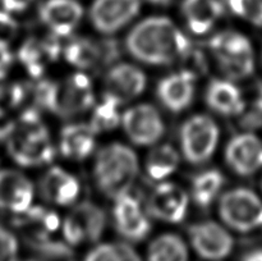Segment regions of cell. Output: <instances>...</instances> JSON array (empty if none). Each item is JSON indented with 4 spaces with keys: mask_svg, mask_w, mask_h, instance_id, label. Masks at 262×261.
<instances>
[{
    "mask_svg": "<svg viewBox=\"0 0 262 261\" xmlns=\"http://www.w3.org/2000/svg\"><path fill=\"white\" fill-rule=\"evenodd\" d=\"M125 46L133 58L151 66H168L182 58L191 41L165 17L143 19L130 30Z\"/></svg>",
    "mask_w": 262,
    "mask_h": 261,
    "instance_id": "cell-1",
    "label": "cell"
},
{
    "mask_svg": "<svg viewBox=\"0 0 262 261\" xmlns=\"http://www.w3.org/2000/svg\"><path fill=\"white\" fill-rule=\"evenodd\" d=\"M2 138L13 160L22 166L43 165L55 155L48 127L35 107L26 109L17 120L5 127Z\"/></svg>",
    "mask_w": 262,
    "mask_h": 261,
    "instance_id": "cell-2",
    "label": "cell"
},
{
    "mask_svg": "<svg viewBox=\"0 0 262 261\" xmlns=\"http://www.w3.org/2000/svg\"><path fill=\"white\" fill-rule=\"evenodd\" d=\"M94 174L100 191L110 199H118L135 183L138 174L137 156L122 143L105 146L97 154Z\"/></svg>",
    "mask_w": 262,
    "mask_h": 261,
    "instance_id": "cell-3",
    "label": "cell"
},
{
    "mask_svg": "<svg viewBox=\"0 0 262 261\" xmlns=\"http://www.w3.org/2000/svg\"><path fill=\"white\" fill-rule=\"evenodd\" d=\"M209 46L228 79H243L255 71L252 45L242 33L234 31L216 33L209 41Z\"/></svg>",
    "mask_w": 262,
    "mask_h": 261,
    "instance_id": "cell-4",
    "label": "cell"
},
{
    "mask_svg": "<svg viewBox=\"0 0 262 261\" xmlns=\"http://www.w3.org/2000/svg\"><path fill=\"white\" fill-rule=\"evenodd\" d=\"M219 214L228 227L238 232L262 227V201L247 188H235L223 194Z\"/></svg>",
    "mask_w": 262,
    "mask_h": 261,
    "instance_id": "cell-5",
    "label": "cell"
},
{
    "mask_svg": "<svg viewBox=\"0 0 262 261\" xmlns=\"http://www.w3.org/2000/svg\"><path fill=\"white\" fill-rule=\"evenodd\" d=\"M219 127L207 115H193L181 128L182 153L192 164H202L209 160L216 148Z\"/></svg>",
    "mask_w": 262,
    "mask_h": 261,
    "instance_id": "cell-6",
    "label": "cell"
},
{
    "mask_svg": "<svg viewBox=\"0 0 262 261\" xmlns=\"http://www.w3.org/2000/svg\"><path fill=\"white\" fill-rule=\"evenodd\" d=\"M106 227V214L94 202L77 205L63 222V237L69 246L96 242Z\"/></svg>",
    "mask_w": 262,
    "mask_h": 261,
    "instance_id": "cell-7",
    "label": "cell"
},
{
    "mask_svg": "<svg viewBox=\"0 0 262 261\" xmlns=\"http://www.w3.org/2000/svg\"><path fill=\"white\" fill-rule=\"evenodd\" d=\"M191 245L204 260L220 261L230 255L234 246L232 235L215 222L196 223L188 228Z\"/></svg>",
    "mask_w": 262,
    "mask_h": 261,
    "instance_id": "cell-8",
    "label": "cell"
},
{
    "mask_svg": "<svg viewBox=\"0 0 262 261\" xmlns=\"http://www.w3.org/2000/svg\"><path fill=\"white\" fill-rule=\"evenodd\" d=\"M123 128L136 145L148 146L158 142L165 132V124L158 110L148 104L136 105L125 110Z\"/></svg>",
    "mask_w": 262,
    "mask_h": 261,
    "instance_id": "cell-9",
    "label": "cell"
},
{
    "mask_svg": "<svg viewBox=\"0 0 262 261\" xmlns=\"http://www.w3.org/2000/svg\"><path fill=\"white\" fill-rule=\"evenodd\" d=\"M94 102L95 95L91 79L83 73H74L58 86L54 114L68 119L87 112Z\"/></svg>",
    "mask_w": 262,
    "mask_h": 261,
    "instance_id": "cell-10",
    "label": "cell"
},
{
    "mask_svg": "<svg viewBox=\"0 0 262 261\" xmlns=\"http://www.w3.org/2000/svg\"><path fill=\"white\" fill-rule=\"evenodd\" d=\"M113 216L117 232L129 242H141L151 230V223L140 200L128 192L115 199Z\"/></svg>",
    "mask_w": 262,
    "mask_h": 261,
    "instance_id": "cell-11",
    "label": "cell"
},
{
    "mask_svg": "<svg viewBox=\"0 0 262 261\" xmlns=\"http://www.w3.org/2000/svg\"><path fill=\"white\" fill-rule=\"evenodd\" d=\"M140 9L141 0H95L90 18L99 32L109 35L124 27Z\"/></svg>",
    "mask_w": 262,
    "mask_h": 261,
    "instance_id": "cell-12",
    "label": "cell"
},
{
    "mask_svg": "<svg viewBox=\"0 0 262 261\" xmlns=\"http://www.w3.org/2000/svg\"><path fill=\"white\" fill-rule=\"evenodd\" d=\"M188 194L174 183H161L148 197L147 210L151 216L166 223H181L188 209Z\"/></svg>",
    "mask_w": 262,
    "mask_h": 261,
    "instance_id": "cell-13",
    "label": "cell"
},
{
    "mask_svg": "<svg viewBox=\"0 0 262 261\" xmlns=\"http://www.w3.org/2000/svg\"><path fill=\"white\" fill-rule=\"evenodd\" d=\"M14 224L20 229L23 237L31 247L53 240L51 234L59 229L60 220L56 212L45 207H28L26 211L17 214Z\"/></svg>",
    "mask_w": 262,
    "mask_h": 261,
    "instance_id": "cell-14",
    "label": "cell"
},
{
    "mask_svg": "<svg viewBox=\"0 0 262 261\" xmlns=\"http://www.w3.org/2000/svg\"><path fill=\"white\" fill-rule=\"evenodd\" d=\"M41 22L50 28L51 33L69 36L83 17V8L76 0H46L38 9Z\"/></svg>",
    "mask_w": 262,
    "mask_h": 261,
    "instance_id": "cell-15",
    "label": "cell"
},
{
    "mask_svg": "<svg viewBox=\"0 0 262 261\" xmlns=\"http://www.w3.org/2000/svg\"><path fill=\"white\" fill-rule=\"evenodd\" d=\"M225 159L228 165L239 176L255 174L262 168V142L251 133L235 136L228 143Z\"/></svg>",
    "mask_w": 262,
    "mask_h": 261,
    "instance_id": "cell-16",
    "label": "cell"
},
{
    "mask_svg": "<svg viewBox=\"0 0 262 261\" xmlns=\"http://www.w3.org/2000/svg\"><path fill=\"white\" fill-rule=\"evenodd\" d=\"M61 51L59 36L51 33L42 40L28 38L18 50V59L33 78H40L45 73L48 63L55 61Z\"/></svg>",
    "mask_w": 262,
    "mask_h": 261,
    "instance_id": "cell-17",
    "label": "cell"
},
{
    "mask_svg": "<svg viewBox=\"0 0 262 261\" xmlns=\"http://www.w3.org/2000/svg\"><path fill=\"white\" fill-rule=\"evenodd\" d=\"M145 87V73L132 64H117L107 71L105 77V94L117 99L120 104L142 94Z\"/></svg>",
    "mask_w": 262,
    "mask_h": 261,
    "instance_id": "cell-18",
    "label": "cell"
},
{
    "mask_svg": "<svg viewBox=\"0 0 262 261\" xmlns=\"http://www.w3.org/2000/svg\"><path fill=\"white\" fill-rule=\"evenodd\" d=\"M33 186L28 178L15 170H0V210L20 214L31 207Z\"/></svg>",
    "mask_w": 262,
    "mask_h": 261,
    "instance_id": "cell-19",
    "label": "cell"
},
{
    "mask_svg": "<svg viewBox=\"0 0 262 261\" xmlns=\"http://www.w3.org/2000/svg\"><path fill=\"white\" fill-rule=\"evenodd\" d=\"M196 79L184 71L165 77L159 82L156 90L159 100L170 112H183L193 101Z\"/></svg>",
    "mask_w": 262,
    "mask_h": 261,
    "instance_id": "cell-20",
    "label": "cell"
},
{
    "mask_svg": "<svg viewBox=\"0 0 262 261\" xmlns=\"http://www.w3.org/2000/svg\"><path fill=\"white\" fill-rule=\"evenodd\" d=\"M79 189L78 179L59 166L49 169L40 182L43 199L61 206L73 204L78 197Z\"/></svg>",
    "mask_w": 262,
    "mask_h": 261,
    "instance_id": "cell-21",
    "label": "cell"
},
{
    "mask_svg": "<svg viewBox=\"0 0 262 261\" xmlns=\"http://www.w3.org/2000/svg\"><path fill=\"white\" fill-rule=\"evenodd\" d=\"M206 102L214 112L235 117L245 110L246 102L239 89L227 79H212L206 90Z\"/></svg>",
    "mask_w": 262,
    "mask_h": 261,
    "instance_id": "cell-22",
    "label": "cell"
},
{
    "mask_svg": "<svg viewBox=\"0 0 262 261\" xmlns=\"http://www.w3.org/2000/svg\"><path fill=\"white\" fill-rule=\"evenodd\" d=\"M95 135L91 125L86 123H73L61 129L59 148L64 158L71 160H83L95 148Z\"/></svg>",
    "mask_w": 262,
    "mask_h": 261,
    "instance_id": "cell-23",
    "label": "cell"
},
{
    "mask_svg": "<svg viewBox=\"0 0 262 261\" xmlns=\"http://www.w3.org/2000/svg\"><path fill=\"white\" fill-rule=\"evenodd\" d=\"M182 12L189 30L205 35L224 14V7L219 0H183Z\"/></svg>",
    "mask_w": 262,
    "mask_h": 261,
    "instance_id": "cell-24",
    "label": "cell"
},
{
    "mask_svg": "<svg viewBox=\"0 0 262 261\" xmlns=\"http://www.w3.org/2000/svg\"><path fill=\"white\" fill-rule=\"evenodd\" d=\"M64 58L69 64L79 69H100L107 67L101 40L73 38L64 49Z\"/></svg>",
    "mask_w": 262,
    "mask_h": 261,
    "instance_id": "cell-25",
    "label": "cell"
},
{
    "mask_svg": "<svg viewBox=\"0 0 262 261\" xmlns=\"http://www.w3.org/2000/svg\"><path fill=\"white\" fill-rule=\"evenodd\" d=\"M224 181L222 171L216 169H209L197 174L192 181V199L197 206L207 209L217 197Z\"/></svg>",
    "mask_w": 262,
    "mask_h": 261,
    "instance_id": "cell-26",
    "label": "cell"
},
{
    "mask_svg": "<svg viewBox=\"0 0 262 261\" xmlns=\"http://www.w3.org/2000/svg\"><path fill=\"white\" fill-rule=\"evenodd\" d=\"M179 154L173 146L160 145L152 148L146 160V171L152 181H163L176 171Z\"/></svg>",
    "mask_w": 262,
    "mask_h": 261,
    "instance_id": "cell-27",
    "label": "cell"
},
{
    "mask_svg": "<svg viewBox=\"0 0 262 261\" xmlns=\"http://www.w3.org/2000/svg\"><path fill=\"white\" fill-rule=\"evenodd\" d=\"M147 261H188V248L177 234H163L148 246Z\"/></svg>",
    "mask_w": 262,
    "mask_h": 261,
    "instance_id": "cell-28",
    "label": "cell"
},
{
    "mask_svg": "<svg viewBox=\"0 0 262 261\" xmlns=\"http://www.w3.org/2000/svg\"><path fill=\"white\" fill-rule=\"evenodd\" d=\"M119 105L120 102L117 99H114L110 95L104 94L102 101L95 107L91 122H90V125L95 133L112 130L119 124L120 115L119 109H118Z\"/></svg>",
    "mask_w": 262,
    "mask_h": 261,
    "instance_id": "cell-29",
    "label": "cell"
},
{
    "mask_svg": "<svg viewBox=\"0 0 262 261\" xmlns=\"http://www.w3.org/2000/svg\"><path fill=\"white\" fill-rule=\"evenodd\" d=\"M84 261H141V257L125 242L101 243L90 251Z\"/></svg>",
    "mask_w": 262,
    "mask_h": 261,
    "instance_id": "cell-30",
    "label": "cell"
},
{
    "mask_svg": "<svg viewBox=\"0 0 262 261\" xmlns=\"http://www.w3.org/2000/svg\"><path fill=\"white\" fill-rule=\"evenodd\" d=\"M58 86L59 83L50 79H42L36 84H31V97L36 107L54 113L58 96Z\"/></svg>",
    "mask_w": 262,
    "mask_h": 261,
    "instance_id": "cell-31",
    "label": "cell"
},
{
    "mask_svg": "<svg viewBox=\"0 0 262 261\" xmlns=\"http://www.w3.org/2000/svg\"><path fill=\"white\" fill-rule=\"evenodd\" d=\"M182 69L181 71L187 72V73L192 74L194 78L206 74L207 69H209V61H207L206 54L204 53L200 46L192 45L186 50V53L182 55Z\"/></svg>",
    "mask_w": 262,
    "mask_h": 261,
    "instance_id": "cell-32",
    "label": "cell"
},
{
    "mask_svg": "<svg viewBox=\"0 0 262 261\" xmlns=\"http://www.w3.org/2000/svg\"><path fill=\"white\" fill-rule=\"evenodd\" d=\"M228 4L235 15L262 27V0H228Z\"/></svg>",
    "mask_w": 262,
    "mask_h": 261,
    "instance_id": "cell-33",
    "label": "cell"
},
{
    "mask_svg": "<svg viewBox=\"0 0 262 261\" xmlns=\"http://www.w3.org/2000/svg\"><path fill=\"white\" fill-rule=\"evenodd\" d=\"M0 261H18V242L15 235L0 225Z\"/></svg>",
    "mask_w": 262,
    "mask_h": 261,
    "instance_id": "cell-34",
    "label": "cell"
},
{
    "mask_svg": "<svg viewBox=\"0 0 262 261\" xmlns=\"http://www.w3.org/2000/svg\"><path fill=\"white\" fill-rule=\"evenodd\" d=\"M241 125L246 129H256L262 125V104L257 99L250 107L246 106L241 113Z\"/></svg>",
    "mask_w": 262,
    "mask_h": 261,
    "instance_id": "cell-35",
    "label": "cell"
},
{
    "mask_svg": "<svg viewBox=\"0 0 262 261\" xmlns=\"http://www.w3.org/2000/svg\"><path fill=\"white\" fill-rule=\"evenodd\" d=\"M18 25L8 13L0 10V42L9 44L17 33Z\"/></svg>",
    "mask_w": 262,
    "mask_h": 261,
    "instance_id": "cell-36",
    "label": "cell"
},
{
    "mask_svg": "<svg viewBox=\"0 0 262 261\" xmlns=\"http://www.w3.org/2000/svg\"><path fill=\"white\" fill-rule=\"evenodd\" d=\"M13 61H14V55L9 49V45L0 42V78H3L7 74V72L12 67Z\"/></svg>",
    "mask_w": 262,
    "mask_h": 261,
    "instance_id": "cell-37",
    "label": "cell"
},
{
    "mask_svg": "<svg viewBox=\"0 0 262 261\" xmlns=\"http://www.w3.org/2000/svg\"><path fill=\"white\" fill-rule=\"evenodd\" d=\"M32 0H2V4L8 12H23L27 9Z\"/></svg>",
    "mask_w": 262,
    "mask_h": 261,
    "instance_id": "cell-38",
    "label": "cell"
},
{
    "mask_svg": "<svg viewBox=\"0 0 262 261\" xmlns=\"http://www.w3.org/2000/svg\"><path fill=\"white\" fill-rule=\"evenodd\" d=\"M242 261H262V248L248 251L242 257Z\"/></svg>",
    "mask_w": 262,
    "mask_h": 261,
    "instance_id": "cell-39",
    "label": "cell"
},
{
    "mask_svg": "<svg viewBox=\"0 0 262 261\" xmlns=\"http://www.w3.org/2000/svg\"><path fill=\"white\" fill-rule=\"evenodd\" d=\"M150 3H152V4H158V5H165L168 4L170 0H148Z\"/></svg>",
    "mask_w": 262,
    "mask_h": 261,
    "instance_id": "cell-40",
    "label": "cell"
},
{
    "mask_svg": "<svg viewBox=\"0 0 262 261\" xmlns=\"http://www.w3.org/2000/svg\"><path fill=\"white\" fill-rule=\"evenodd\" d=\"M0 138H2V130H0Z\"/></svg>",
    "mask_w": 262,
    "mask_h": 261,
    "instance_id": "cell-41",
    "label": "cell"
},
{
    "mask_svg": "<svg viewBox=\"0 0 262 261\" xmlns=\"http://www.w3.org/2000/svg\"><path fill=\"white\" fill-rule=\"evenodd\" d=\"M28 261H37V260H28Z\"/></svg>",
    "mask_w": 262,
    "mask_h": 261,
    "instance_id": "cell-42",
    "label": "cell"
}]
</instances>
